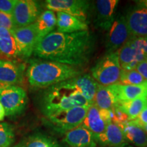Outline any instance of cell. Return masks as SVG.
Wrapping results in <instances>:
<instances>
[{
	"label": "cell",
	"instance_id": "f35d334b",
	"mask_svg": "<svg viewBox=\"0 0 147 147\" xmlns=\"http://www.w3.org/2000/svg\"><path fill=\"white\" fill-rule=\"evenodd\" d=\"M146 103H147V95H146Z\"/></svg>",
	"mask_w": 147,
	"mask_h": 147
},
{
	"label": "cell",
	"instance_id": "1f68e13d",
	"mask_svg": "<svg viewBox=\"0 0 147 147\" xmlns=\"http://www.w3.org/2000/svg\"><path fill=\"white\" fill-rule=\"evenodd\" d=\"M134 123L138 125H147V106L144 108V110L141 112L138 117L135 120L131 121Z\"/></svg>",
	"mask_w": 147,
	"mask_h": 147
},
{
	"label": "cell",
	"instance_id": "d6a6232c",
	"mask_svg": "<svg viewBox=\"0 0 147 147\" xmlns=\"http://www.w3.org/2000/svg\"><path fill=\"white\" fill-rule=\"evenodd\" d=\"M136 69L147 80V57L138 64Z\"/></svg>",
	"mask_w": 147,
	"mask_h": 147
},
{
	"label": "cell",
	"instance_id": "277c9868",
	"mask_svg": "<svg viewBox=\"0 0 147 147\" xmlns=\"http://www.w3.org/2000/svg\"><path fill=\"white\" fill-rule=\"evenodd\" d=\"M121 72L119 51H117L106 53L97 61L91 69V76L99 84L108 87L119 82Z\"/></svg>",
	"mask_w": 147,
	"mask_h": 147
},
{
	"label": "cell",
	"instance_id": "e575fe53",
	"mask_svg": "<svg viewBox=\"0 0 147 147\" xmlns=\"http://www.w3.org/2000/svg\"><path fill=\"white\" fill-rule=\"evenodd\" d=\"M138 2L140 3H141L142 5H144L145 8L147 9V0H142V1H138Z\"/></svg>",
	"mask_w": 147,
	"mask_h": 147
},
{
	"label": "cell",
	"instance_id": "e0dca14e",
	"mask_svg": "<svg viewBox=\"0 0 147 147\" xmlns=\"http://www.w3.org/2000/svg\"><path fill=\"white\" fill-rule=\"evenodd\" d=\"M110 87L115 93L118 103L146 97L147 95V82L140 85H125L116 83Z\"/></svg>",
	"mask_w": 147,
	"mask_h": 147
},
{
	"label": "cell",
	"instance_id": "5bb4252c",
	"mask_svg": "<svg viewBox=\"0 0 147 147\" xmlns=\"http://www.w3.org/2000/svg\"><path fill=\"white\" fill-rule=\"evenodd\" d=\"M62 140L65 147H97L95 135L81 124L64 134Z\"/></svg>",
	"mask_w": 147,
	"mask_h": 147
},
{
	"label": "cell",
	"instance_id": "ac0fdd59",
	"mask_svg": "<svg viewBox=\"0 0 147 147\" xmlns=\"http://www.w3.org/2000/svg\"><path fill=\"white\" fill-rule=\"evenodd\" d=\"M21 59L17 42L10 31L0 28V59Z\"/></svg>",
	"mask_w": 147,
	"mask_h": 147
},
{
	"label": "cell",
	"instance_id": "4dcf8cb0",
	"mask_svg": "<svg viewBox=\"0 0 147 147\" xmlns=\"http://www.w3.org/2000/svg\"><path fill=\"white\" fill-rule=\"evenodd\" d=\"M17 0H0V12L12 16Z\"/></svg>",
	"mask_w": 147,
	"mask_h": 147
},
{
	"label": "cell",
	"instance_id": "603a6c76",
	"mask_svg": "<svg viewBox=\"0 0 147 147\" xmlns=\"http://www.w3.org/2000/svg\"><path fill=\"white\" fill-rule=\"evenodd\" d=\"M118 104L117 97L110 86L104 87L98 84L93 104L103 110H111Z\"/></svg>",
	"mask_w": 147,
	"mask_h": 147
},
{
	"label": "cell",
	"instance_id": "9c48e42d",
	"mask_svg": "<svg viewBox=\"0 0 147 147\" xmlns=\"http://www.w3.org/2000/svg\"><path fill=\"white\" fill-rule=\"evenodd\" d=\"M129 38L130 34L125 16L119 14L115 17L108 30L106 40V52L113 53L118 51Z\"/></svg>",
	"mask_w": 147,
	"mask_h": 147
},
{
	"label": "cell",
	"instance_id": "6da1fadb",
	"mask_svg": "<svg viewBox=\"0 0 147 147\" xmlns=\"http://www.w3.org/2000/svg\"><path fill=\"white\" fill-rule=\"evenodd\" d=\"M95 43L89 30L71 34L54 31L37 43L33 54L41 59L82 68L94 53Z\"/></svg>",
	"mask_w": 147,
	"mask_h": 147
},
{
	"label": "cell",
	"instance_id": "8d00e7d4",
	"mask_svg": "<svg viewBox=\"0 0 147 147\" xmlns=\"http://www.w3.org/2000/svg\"><path fill=\"white\" fill-rule=\"evenodd\" d=\"M106 147H108V146H106ZM115 147H133V146H131V145H129V144H127L122 145V146H115Z\"/></svg>",
	"mask_w": 147,
	"mask_h": 147
},
{
	"label": "cell",
	"instance_id": "d590c367",
	"mask_svg": "<svg viewBox=\"0 0 147 147\" xmlns=\"http://www.w3.org/2000/svg\"><path fill=\"white\" fill-rule=\"evenodd\" d=\"M140 127L142 128V129L146 132L147 134V125H139Z\"/></svg>",
	"mask_w": 147,
	"mask_h": 147
},
{
	"label": "cell",
	"instance_id": "2e32d148",
	"mask_svg": "<svg viewBox=\"0 0 147 147\" xmlns=\"http://www.w3.org/2000/svg\"><path fill=\"white\" fill-rule=\"evenodd\" d=\"M13 147H63L52 136L41 131H36L25 136Z\"/></svg>",
	"mask_w": 147,
	"mask_h": 147
},
{
	"label": "cell",
	"instance_id": "44dd1931",
	"mask_svg": "<svg viewBox=\"0 0 147 147\" xmlns=\"http://www.w3.org/2000/svg\"><path fill=\"white\" fill-rule=\"evenodd\" d=\"M118 125L122 129L128 143H131L138 147H147V134L142 127L132 121Z\"/></svg>",
	"mask_w": 147,
	"mask_h": 147
},
{
	"label": "cell",
	"instance_id": "9a60e30c",
	"mask_svg": "<svg viewBox=\"0 0 147 147\" xmlns=\"http://www.w3.org/2000/svg\"><path fill=\"white\" fill-rule=\"evenodd\" d=\"M95 136L97 144L102 147H115L129 144L121 128L113 122L107 124L104 132Z\"/></svg>",
	"mask_w": 147,
	"mask_h": 147
},
{
	"label": "cell",
	"instance_id": "4316f807",
	"mask_svg": "<svg viewBox=\"0 0 147 147\" xmlns=\"http://www.w3.org/2000/svg\"><path fill=\"white\" fill-rule=\"evenodd\" d=\"M146 82V79L135 69L129 71L121 69L120 78L117 83L125 85H140Z\"/></svg>",
	"mask_w": 147,
	"mask_h": 147
},
{
	"label": "cell",
	"instance_id": "cb8c5ba5",
	"mask_svg": "<svg viewBox=\"0 0 147 147\" xmlns=\"http://www.w3.org/2000/svg\"><path fill=\"white\" fill-rule=\"evenodd\" d=\"M77 89L91 104H93L94 97L98 83L90 74H82L73 78Z\"/></svg>",
	"mask_w": 147,
	"mask_h": 147
},
{
	"label": "cell",
	"instance_id": "d6986e66",
	"mask_svg": "<svg viewBox=\"0 0 147 147\" xmlns=\"http://www.w3.org/2000/svg\"><path fill=\"white\" fill-rule=\"evenodd\" d=\"M57 31L61 33L71 34L89 30L88 23L78 18L64 13L57 12Z\"/></svg>",
	"mask_w": 147,
	"mask_h": 147
},
{
	"label": "cell",
	"instance_id": "f1b7e54d",
	"mask_svg": "<svg viewBox=\"0 0 147 147\" xmlns=\"http://www.w3.org/2000/svg\"><path fill=\"white\" fill-rule=\"evenodd\" d=\"M128 41L136 51L138 62L140 63L147 57V37L130 38Z\"/></svg>",
	"mask_w": 147,
	"mask_h": 147
},
{
	"label": "cell",
	"instance_id": "ffe728a7",
	"mask_svg": "<svg viewBox=\"0 0 147 147\" xmlns=\"http://www.w3.org/2000/svg\"><path fill=\"white\" fill-rule=\"evenodd\" d=\"M107 123L101 114L100 109L95 104H92L88 109L82 125L91 131L94 135H99L104 132Z\"/></svg>",
	"mask_w": 147,
	"mask_h": 147
},
{
	"label": "cell",
	"instance_id": "83f0119b",
	"mask_svg": "<svg viewBox=\"0 0 147 147\" xmlns=\"http://www.w3.org/2000/svg\"><path fill=\"white\" fill-rule=\"evenodd\" d=\"M14 141V127L8 123H0V147H11Z\"/></svg>",
	"mask_w": 147,
	"mask_h": 147
},
{
	"label": "cell",
	"instance_id": "836d02e7",
	"mask_svg": "<svg viewBox=\"0 0 147 147\" xmlns=\"http://www.w3.org/2000/svg\"><path fill=\"white\" fill-rule=\"evenodd\" d=\"M5 117V113L4 108L0 103V121H2Z\"/></svg>",
	"mask_w": 147,
	"mask_h": 147
},
{
	"label": "cell",
	"instance_id": "8fae6325",
	"mask_svg": "<svg viewBox=\"0 0 147 147\" xmlns=\"http://www.w3.org/2000/svg\"><path fill=\"white\" fill-rule=\"evenodd\" d=\"M11 32L17 42L21 53V59H28L34 53V49L38 43V36L34 24L17 27Z\"/></svg>",
	"mask_w": 147,
	"mask_h": 147
},
{
	"label": "cell",
	"instance_id": "8992f818",
	"mask_svg": "<svg viewBox=\"0 0 147 147\" xmlns=\"http://www.w3.org/2000/svg\"><path fill=\"white\" fill-rule=\"evenodd\" d=\"M0 103L5 116L14 118L23 114L28 104L27 92L21 86L7 85L0 90Z\"/></svg>",
	"mask_w": 147,
	"mask_h": 147
},
{
	"label": "cell",
	"instance_id": "ba28073f",
	"mask_svg": "<svg viewBox=\"0 0 147 147\" xmlns=\"http://www.w3.org/2000/svg\"><path fill=\"white\" fill-rule=\"evenodd\" d=\"M45 5L47 10L64 12L87 22L90 2L85 0H47Z\"/></svg>",
	"mask_w": 147,
	"mask_h": 147
},
{
	"label": "cell",
	"instance_id": "484cf974",
	"mask_svg": "<svg viewBox=\"0 0 147 147\" xmlns=\"http://www.w3.org/2000/svg\"><path fill=\"white\" fill-rule=\"evenodd\" d=\"M146 106V97H140L133 100L119 102L116 106L125 113L127 115L129 121H131L138 117Z\"/></svg>",
	"mask_w": 147,
	"mask_h": 147
},
{
	"label": "cell",
	"instance_id": "30bf717a",
	"mask_svg": "<svg viewBox=\"0 0 147 147\" xmlns=\"http://www.w3.org/2000/svg\"><path fill=\"white\" fill-rule=\"evenodd\" d=\"M119 0H97L93 3L94 23L97 28L108 31L115 19Z\"/></svg>",
	"mask_w": 147,
	"mask_h": 147
},
{
	"label": "cell",
	"instance_id": "5b68a950",
	"mask_svg": "<svg viewBox=\"0 0 147 147\" xmlns=\"http://www.w3.org/2000/svg\"><path fill=\"white\" fill-rule=\"evenodd\" d=\"M89 107H74L59 112L44 119L46 125L61 135L80 125Z\"/></svg>",
	"mask_w": 147,
	"mask_h": 147
},
{
	"label": "cell",
	"instance_id": "74e56055",
	"mask_svg": "<svg viewBox=\"0 0 147 147\" xmlns=\"http://www.w3.org/2000/svg\"><path fill=\"white\" fill-rule=\"evenodd\" d=\"M5 86H7V84H4L1 83V82H0V90H1V89H3V87H5Z\"/></svg>",
	"mask_w": 147,
	"mask_h": 147
},
{
	"label": "cell",
	"instance_id": "3957f363",
	"mask_svg": "<svg viewBox=\"0 0 147 147\" xmlns=\"http://www.w3.org/2000/svg\"><path fill=\"white\" fill-rule=\"evenodd\" d=\"M26 69L29 84L36 89H43L83 74L78 67L35 58L29 60Z\"/></svg>",
	"mask_w": 147,
	"mask_h": 147
},
{
	"label": "cell",
	"instance_id": "7c38bea8",
	"mask_svg": "<svg viewBox=\"0 0 147 147\" xmlns=\"http://www.w3.org/2000/svg\"><path fill=\"white\" fill-rule=\"evenodd\" d=\"M130 38L147 37V9L138 1L125 16Z\"/></svg>",
	"mask_w": 147,
	"mask_h": 147
},
{
	"label": "cell",
	"instance_id": "f546056e",
	"mask_svg": "<svg viewBox=\"0 0 147 147\" xmlns=\"http://www.w3.org/2000/svg\"><path fill=\"white\" fill-rule=\"evenodd\" d=\"M0 28H4L12 32L16 28L11 15L0 12Z\"/></svg>",
	"mask_w": 147,
	"mask_h": 147
},
{
	"label": "cell",
	"instance_id": "7a4b0ae2",
	"mask_svg": "<svg viewBox=\"0 0 147 147\" xmlns=\"http://www.w3.org/2000/svg\"><path fill=\"white\" fill-rule=\"evenodd\" d=\"M91 105L77 89L73 78L47 88L40 98V110L45 117L74 107Z\"/></svg>",
	"mask_w": 147,
	"mask_h": 147
},
{
	"label": "cell",
	"instance_id": "52a82bcc",
	"mask_svg": "<svg viewBox=\"0 0 147 147\" xmlns=\"http://www.w3.org/2000/svg\"><path fill=\"white\" fill-rule=\"evenodd\" d=\"M42 12L39 1L34 0H17L12 17L14 26L23 27L34 23Z\"/></svg>",
	"mask_w": 147,
	"mask_h": 147
},
{
	"label": "cell",
	"instance_id": "7402d4cb",
	"mask_svg": "<svg viewBox=\"0 0 147 147\" xmlns=\"http://www.w3.org/2000/svg\"><path fill=\"white\" fill-rule=\"evenodd\" d=\"M36 28L38 42L50 33L54 32L57 26V16L52 10L42 11L39 17L34 23Z\"/></svg>",
	"mask_w": 147,
	"mask_h": 147
},
{
	"label": "cell",
	"instance_id": "d4e9b609",
	"mask_svg": "<svg viewBox=\"0 0 147 147\" xmlns=\"http://www.w3.org/2000/svg\"><path fill=\"white\" fill-rule=\"evenodd\" d=\"M118 51L121 69L125 71L135 69L138 64L137 60V53L130 42L127 40Z\"/></svg>",
	"mask_w": 147,
	"mask_h": 147
},
{
	"label": "cell",
	"instance_id": "4fadbf2b",
	"mask_svg": "<svg viewBox=\"0 0 147 147\" xmlns=\"http://www.w3.org/2000/svg\"><path fill=\"white\" fill-rule=\"evenodd\" d=\"M26 65L16 59H0V82L19 86L23 82Z\"/></svg>",
	"mask_w": 147,
	"mask_h": 147
}]
</instances>
